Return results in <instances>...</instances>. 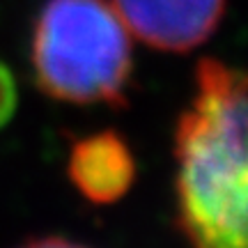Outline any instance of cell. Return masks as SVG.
<instances>
[{"mask_svg":"<svg viewBox=\"0 0 248 248\" xmlns=\"http://www.w3.org/2000/svg\"><path fill=\"white\" fill-rule=\"evenodd\" d=\"M18 248H90L85 244H78V241L64 239V237H39V239H32L23 244Z\"/></svg>","mask_w":248,"mask_h":248,"instance_id":"8992f818","label":"cell"},{"mask_svg":"<svg viewBox=\"0 0 248 248\" xmlns=\"http://www.w3.org/2000/svg\"><path fill=\"white\" fill-rule=\"evenodd\" d=\"M30 60L46 97L76 106H122L131 85V35L110 0H46Z\"/></svg>","mask_w":248,"mask_h":248,"instance_id":"7a4b0ae2","label":"cell"},{"mask_svg":"<svg viewBox=\"0 0 248 248\" xmlns=\"http://www.w3.org/2000/svg\"><path fill=\"white\" fill-rule=\"evenodd\" d=\"M129 35L166 53H188L216 32L225 0H110Z\"/></svg>","mask_w":248,"mask_h":248,"instance_id":"3957f363","label":"cell"},{"mask_svg":"<svg viewBox=\"0 0 248 248\" xmlns=\"http://www.w3.org/2000/svg\"><path fill=\"white\" fill-rule=\"evenodd\" d=\"M246 76L216 58L195 67L175 126L177 223L191 248H248Z\"/></svg>","mask_w":248,"mask_h":248,"instance_id":"6da1fadb","label":"cell"},{"mask_svg":"<svg viewBox=\"0 0 248 248\" xmlns=\"http://www.w3.org/2000/svg\"><path fill=\"white\" fill-rule=\"evenodd\" d=\"M136 175V156L115 129H101L71 142L67 177L90 202L113 204L122 200L131 191Z\"/></svg>","mask_w":248,"mask_h":248,"instance_id":"277c9868","label":"cell"},{"mask_svg":"<svg viewBox=\"0 0 248 248\" xmlns=\"http://www.w3.org/2000/svg\"><path fill=\"white\" fill-rule=\"evenodd\" d=\"M18 106V88L16 78L5 62L0 60V129L9 124Z\"/></svg>","mask_w":248,"mask_h":248,"instance_id":"5b68a950","label":"cell"}]
</instances>
